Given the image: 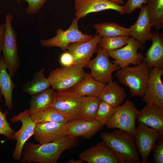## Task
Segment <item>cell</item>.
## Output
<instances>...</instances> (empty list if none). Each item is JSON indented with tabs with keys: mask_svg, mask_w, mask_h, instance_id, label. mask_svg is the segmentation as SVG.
Returning <instances> with one entry per match:
<instances>
[{
	"mask_svg": "<svg viewBox=\"0 0 163 163\" xmlns=\"http://www.w3.org/2000/svg\"><path fill=\"white\" fill-rule=\"evenodd\" d=\"M18 2L20 0L26 1L28 4L25 10L26 13L32 15L37 13L47 0H16Z\"/></svg>",
	"mask_w": 163,
	"mask_h": 163,
	"instance_id": "obj_35",
	"label": "cell"
},
{
	"mask_svg": "<svg viewBox=\"0 0 163 163\" xmlns=\"http://www.w3.org/2000/svg\"><path fill=\"white\" fill-rule=\"evenodd\" d=\"M154 163H163V135H160L152 149Z\"/></svg>",
	"mask_w": 163,
	"mask_h": 163,
	"instance_id": "obj_34",
	"label": "cell"
},
{
	"mask_svg": "<svg viewBox=\"0 0 163 163\" xmlns=\"http://www.w3.org/2000/svg\"><path fill=\"white\" fill-rule=\"evenodd\" d=\"M83 161L79 158L77 160H75L74 159H71L66 163H83Z\"/></svg>",
	"mask_w": 163,
	"mask_h": 163,
	"instance_id": "obj_39",
	"label": "cell"
},
{
	"mask_svg": "<svg viewBox=\"0 0 163 163\" xmlns=\"http://www.w3.org/2000/svg\"><path fill=\"white\" fill-rule=\"evenodd\" d=\"M117 107H113L101 101L96 113V120L103 126H104L112 117Z\"/></svg>",
	"mask_w": 163,
	"mask_h": 163,
	"instance_id": "obj_32",
	"label": "cell"
},
{
	"mask_svg": "<svg viewBox=\"0 0 163 163\" xmlns=\"http://www.w3.org/2000/svg\"><path fill=\"white\" fill-rule=\"evenodd\" d=\"M59 62L63 66H69L73 65L74 58L72 55L69 51L65 52L60 55Z\"/></svg>",
	"mask_w": 163,
	"mask_h": 163,
	"instance_id": "obj_37",
	"label": "cell"
},
{
	"mask_svg": "<svg viewBox=\"0 0 163 163\" xmlns=\"http://www.w3.org/2000/svg\"><path fill=\"white\" fill-rule=\"evenodd\" d=\"M151 39L152 44L146 53L144 61L149 69L163 68V34L154 31Z\"/></svg>",
	"mask_w": 163,
	"mask_h": 163,
	"instance_id": "obj_21",
	"label": "cell"
},
{
	"mask_svg": "<svg viewBox=\"0 0 163 163\" xmlns=\"http://www.w3.org/2000/svg\"><path fill=\"white\" fill-rule=\"evenodd\" d=\"M95 53L96 57L90 61L87 67L92 77L106 84L112 80L113 73L120 67L110 61L107 53L101 48L98 46Z\"/></svg>",
	"mask_w": 163,
	"mask_h": 163,
	"instance_id": "obj_9",
	"label": "cell"
},
{
	"mask_svg": "<svg viewBox=\"0 0 163 163\" xmlns=\"http://www.w3.org/2000/svg\"><path fill=\"white\" fill-rule=\"evenodd\" d=\"M79 158L88 163H121L113 152L103 142L81 152Z\"/></svg>",
	"mask_w": 163,
	"mask_h": 163,
	"instance_id": "obj_17",
	"label": "cell"
},
{
	"mask_svg": "<svg viewBox=\"0 0 163 163\" xmlns=\"http://www.w3.org/2000/svg\"><path fill=\"white\" fill-rule=\"evenodd\" d=\"M105 85L94 78L90 73H86L83 79L69 90L81 97H98Z\"/></svg>",
	"mask_w": 163,
	"mask_h": 163,
	"instance_id": "obj_22",
	"label": "cell"
},
{
	"mask_svg": "<svg viewBox=\"0 0 163 163\" xmlns=\"http://www.w3.org/2000/svg\"><path fill=\"white\" fill-rule=\"evenodd\" d=\"M5 28V23L0 24V49H2L4 38Z\"/></svg>",
	"mask_w": 163,
	"mask_h": 163,
	"instance_id": "obj_38",
	"label": "cell"
},
{
	"mask_svg": "<svg viewBox=\"0 0 163 163\" xmlns=\"http://www.w3.org/2000/svg\"><path fill=\"white\" fill-rule=\"evenodd\" d=\"M78 142V138L69 135L50 143L26 142L20 161L24 163H56L64 151L76 147Z\"/></svg>",
	"mask_w": 163,
	"mask_h": 163,
	"instance_id": "obj_1",
	"label": "cell"
},
{
	"mask_svg": "<svg viewBox=\"0 0 163 163\" xmlns=\"http://www.w3.org/2000/svg\"><path fill=\"white\" fill-rule=\"evenodd\" d=\"M147 3L151 26L158 31L163 27V0H148Z\"/></svg>",
	"mask_w": 163,
	"mask_h": 163,
	"instance_id": "obj_30",
	"label": "cell"
},
{
	"mask_svg": "<svg viewBox=\"0 0 163 163\" xmlns=\"http://www.w3.org/2000/svg\"><path fill=\"white\" fill-rule=\"evenodd\" d=\"M82 66L72 65L58 68L52 71L48 78L55 91H67L79 82L86 73Z\"/></svg>",
	"mask_w": 163,
	"mask_h": 163,
	"instance_id": "obj_5",
	"label": "cell"
},
{
	"mask_svg": "<svg viewBox=\"0 0 163 163\" xmlns=\"http://www.w3.org/2000/svg\"><path fill=\"white\" fill-rule=\"evenodd\" d=\"M163 68L149 69V78L142 100L147 104H155L163 108V83L161 78Z\"/></svg>",
	"mask_w": 163,
	"mask_h": 163,
	"instance_id": "obj_13",
	"label": "cell"
},
{
	"mask_svg": "<svg viewBox=\"0 0 163 163\" xmlns=\"http://www.w3.org/2000/svg\"><path fill=\"white\" fill-rule=\"evenodd\" d=\"M81 97L69 90L55 91L52 106L69 120L80 118Z\"/></svg>",
	"mask_w": 163,
	"mask_h": 163,
	"instance_id": "obj_8",
	"label": "cell"
},
{
	"mask_svg": "<svg viewBox=\"0 0 163 163\" xmlns=\"http://www.w3.org/2000/svg\"><path fill=\"white\" fill-rule=\"evenodd\" d=\"M130 38V36H121L102 37L98 46L106 51L115 50L126 45Z\"/></svg>",
	"mask_w": 163,
	"mask_h": 163,
	"instance_id": "obj_31",
	"label": "cell"
},
{
	"mask_svg": "<svg viewBox=\"0 0 163 163\" xmlns=\"http://www.w3.org/2000/svg\"><path fill=\"white\" fill-rule=\"evenodd\" d=\"M161 135L155 129L138 122L134 136L136 146L142 159V163L147 161L150 153Z\"/></svg>",
	"mask_w": 163,
	"mask_h": 163,
	"instance_id": "obj_12",
	"label": "cell"
},
{
	"mask_svg": "<svg viewBox=\"0 0 163 163\" xmlns=\"http://www.w3.org/2000/svg\"><path fill=\"white\" fill-rule=\"evenodd\" d=\"M141 122L163 135V108L155 104H147L138 110L136 118Z\"/></svg>",
	"mask_w": 163,
	"mask_h": 163,
	"instance_id": "obj_18",
	"label": "cell"
},
{
	"mask_svg": "<svg viewBox=\"0 0 163 163\" xmlns=\"http://www.w3.org/2000/svg\"><path fill=\"white\" fill-rule=\"evenodd\" d=\"M12 18L10 13L6 16L5 31L2 47L5 65L11 77L15 75L20 66L17 35L11 24Z\"/></svg>",
	"mask_w": 163,
	"mask_h": 163,
	"instance_id": "obj_4",
	"label": "cell"
},
{
	"mask_svg": "<svg viewBox=\"0 0 163 163\" xmlns=\"http://www.w3.org/2000/svg\"><path fill=\"white\" fill-rule=\"evenodd\" d=\"M138 110L134 103L127 99L122 105L117 107L114 114L105 126L107 129H120L134 136Z\"/></svg>",
	"mask_w": 163,
	"mask_h": 163,
	"instance_id": "obj_7",
	"label": "cell"
},
{
	"mask_svg": "<svg viewBox=\"0 0 163 163\" xmlns=\"http://www.w3.org/2000/svg\"><path fill=\"white\" fill-rule=\"evenodd\" d=\"M101 100L99 97L92 96L81 97L80 118L87 120H96L95 116Z\"/></svg>",
	"mask_w": 163,
	"mask_h": 163,
	"instance_id": "obj_29",
	"label": "cell"
},
{
	"mask_svg": "<svg viewBox=\"0 0 163 163\" xmlns=\"http://www.w3.org/2000/svg\"><path fill=\"white\" fill-rule=\"evenodd\" d=\"M140 11L134 24L128 28L129 34L132 38L144 45L146 41L151 40L152 33L147 8L144 5L140 8Z\"/></svg>",
	"mask_w": 163,
	"mask_h": 163,
	"instance_id": "obj_19",
	"label": "cell"
},
{
	"mask_svg": "<svg viewBox=\"0 0 163 163\" xmlns=\"http://www.w3.org/2000/svg\"><path fill=\"white\" fill-rule=\"evenodd\" d=\"M3 55L0 57V90L1 95H3L5 105L8 109L12 108V94L16 84L12 81L11 77L7 71Z\"/></svg>",
	"mask_w": 163,
	"mask_h": 163,
	"instance_id": "obj_24",
	"label": "cell"
},
{
	"mask_svg": "<svg viewBox=\"0 0 163 163\" xmlns=\"http://www.w3.org/2000/svg\"><path fill=\"white\" fill-rule=\"evenodd\" d=\"M101 38L100 35L96 34L91 39L87 41L70 44L67 50L73 56V65L87 67Z\"/></svg>",
	"mask_w": 163,
	"mask_h": 163,
	"instance_id": "obj_15",
	"label": "cell"
},
{
	"mask_svg": "<svg viewBox=\"0 0 163 163\" xmlns=\"http://www.w3.org/2000/svg\"><path fill=\"white\" fill-rule=\"evenodd\" d=\"M148 0H128L126 3L122 6L125 13L129 14L137 8H141L143 4L147 3Z\"/></svg>",
	"mask_w": 163,
	"mask_h": 163,
	"instance_id": "obj_36",
	"label": "cell"
},
{
	"mask_svg": "<svg viewBox=\"0 0 163 163\" xmlns=\"http://www.w3.org/2000/svg\"><path fill=\"white\" fill-rule=\"evenodd\" d=\"M110 2H114L119 5L124 4V0H108Z\"/></svg>",
	"mask_w": 163,
	"mask_h": 163,
	"instance_id": "obj_40",
	"label": "cell"
},
{
	"mask_svg": "<svg viewBox=\"0 0 163 163\" xmlns=\"http://www.w3.org/2000/svg\"><path fill=\"white\" fill-rule=\"evenodd\" d=\"M78 21L75 17L68 29L64 30L58 28L56 36L53 37L47 40H40V43L41 45L45 47H58L65 51L70 43L86 42L91 39L94 37L92 35L84 34L79 30Z\"/></svg>",
	"mask_w": 163,
	"mask_h": 163,
	"instance_id": "obj_6",
	"label": "cell"
},
{
	"mask_svg": "<svg viewBox=\"0 0 163 163\" xmlns=\"http://www.w3.org/2000/svg\"><path fill=\"white\" fill-rule=\"evenodd\" d=\"M101 138L121 163H140L133 136L123 130L116 128L111 132H102Z\"/></svg>",
	"mask_w": 163,
	"mask_h": 163,
	"instance_id": "obj_2",
	"label": "cell"
},
{
	"mask_svg": "<svg viewBox=\"0 0 163 163\" xmlns=\"http://www.w3.org/2000/svg\"><path fill=\"white\" fill-rule=\"evenodd\" d=\"M2 96L0 95V101ZM8 113L7 110L2 113L0 108V134L5 136L7 139L15 140L14 131L10 126L6 120V117Z\"/></svg>",
	"mask_w": 163,
	"mask_h": 163,
	"instance_id": "obj_33",
	"label": "cell"
},
{
	"mask_svg": "<svg viewBox=\"0 0 163 163\" xmlns=\"http://www.w3.org/2000/svg\"><path fill=\"white\" fill-rule=\"evenodd\" d=\"M33 135L36 142L43 144L57 141L68 135L66 123L48 122L36 124Z\"/></svg>",
	"mask_w": 163,
	"mask_h": 163,
	"instance_id": "obj_14",
	"label": "cell"
},
{
	"mask_svg": "<svg viewBox=\"0 0 163 163\" xmlns=\"http://www.w3.org/2000/svg\"><path fill=\"white\" fill-rule=\"evenodd\" d=\"M1 52H2V49H0V57L1 56Z\"/></svg>",
	"mask_w": 163,
	"mask_h": 163,
	"instance_id": "obj_41",
	"label": "cell"
},
{
	"mask_svg": "<svg viewBox=\"0 0 163 163\" xmlns=\"http://www.w3.org/2000/svg\"><path fill=\"white\" fill-rule=\"evenodd\" d=\"M66 126L68 135L87 139H91L103 127L96 120L89 121L81 118L69 121Z\"/></svg>",
	"mask_w": 163,
	"mask_h": 163,
	"instance_id": "obj_20",
	"label": "cell"
},
{
	"mask_svg": "<svg viewBox=\"0 0 163 163\" xmlns=\"http://www.w3.org/2000/svg\"><path fill=\"white\" fill-rule=\"evenodd\" d=\"M75 17L78 20L93 12L111 9L125 13L122 6L108 0H75Z\"/></svg>",
	"mask_w": 163,
	"mask_h": 163,
	"instance_id": "obj_16",
	"label": "cell"
},
{
	"mask_svg": "<svg viewBox=\"0 0 163 163\" xmlns=\"http://www.w3.org/2000/svg\"><path fill=\"white\" fill-rule=\"evenodd\" d=\"M145 48L143 45L130 37L128 43L125 46L119 49L106 51L109 57L115 60L112 62L119 66L120 68L129 66L132 64L137 65L144 61L145 57L141 53H138V50Z\"/></svg>",
	"mask_w": 163,
	"mask_h": 163,
	"instance_id": "obj_10",
	"label": "cell"
},
{
	"mask_svg": "<svg viewBox=\"0 0 163 163\" xmlns=\"http://www.w3.org/2000/svg\"><path fill=\"white\" fill-rule=\"evenodd\" d=\"M55 91L50 88L32 96L29 109L30 113L38 112L52 106Z\"/></svg>",
	"mask_w": 163,
	"mask_h": 163,
	"instance_id": "obj_26",
	"label": "cell"
},
{
	"mask_svg": "<svg viewBox=\"0 0 163 163\" xmlns=\"http://www.w3.org/2000/svg\"><path fill=\"white\" fill-rule=\"evenodd\" d=\"M126 96L123 88L117 82L112 80L106 84L98 97L101 101L117 107L123 103Z\"/></svg>",
	"mask_w": 163,
	"mask_h": 163,
	"instance_id": "obj_23",
	"label": "cell"
},
{
	"mask_svg": "<svg viewBox=\"0 0 163 163\" xmlns=\"http://www.w3.org/2000/svg\"><path fill=\"white\" fill-rule=\"evenodd\" d=\"M96 34L102 37L114 36H130L128 28L114 22H104L94 25Z\"/></svg>",
	"mask_w": 163,
	"mask_h": 163,
	"instance_id": "obj_28",
	"label": "cell"
},
{
	"mask_svg": "<svg viewBox=\"0 0 163 163\" xmlns=\"http://www.w3.org/2000/svg\"><path fill=\"white\" fill-rule=\"evenodd\" d=\"M149 69L143 61L132 67L120 68L114 75L118 82L128 87L132 97L142 98L149 75Z\"/></svg>",
	"mask_w": 163,
	"mask_h": 163,
	"instance_id": "obj_3",
	"label": "cell"
},
{
	"mask_svg": "<svg viewBox=\"0 0 163 163\" xmlns=\"http://www.w3.org/2000/svg\"><path fill=\"white\" fill-rule=\"evenodd\" d=\"M45 69L42 68L35 72L32 79L24 83L22 88V91L32 96L49 88L50 82L44 74Z\"/></svg>",
	"mask_w": 163,
	"mask_h": 163,
	"instance_id": "obj_25",
	"label": "cell"
},
{
	"mask_svg": "<svg viewBox=\"0 0 163 163\" xmlns=\"http://www.w3.org/2000/svg\"><path fill=\"white\" fill-rule=\"evenodd\" d=\"M30 117L36 123L56 122L66 123L68 120L52 106L38 112L30 113Z\"/></svg>",
	"mask_w": 163,
	"mask_h": 163,
	"instance_id": "obj_27",
	"label": "cell"
},
{
	"mask_svg": "<svg viewBox=\"0 0 163 163\" xmlns=\"http://www.w3.org/2000/svg\"><path fill=\"white\" fill-rule=\"evenodd\" d=\"M30 113L29 109H26L23 112L13 116L11 120V123L18 121L22 123L20 129L14 133L17 143L12 158L16 160H21L24 144L34 134L36 123L31 119Z\"/></svg>",
	"mask_w": 163,
	"mask_h": 163,
	"instance_id": "obj_11",
	"label": "cell"
}]
</instances>
